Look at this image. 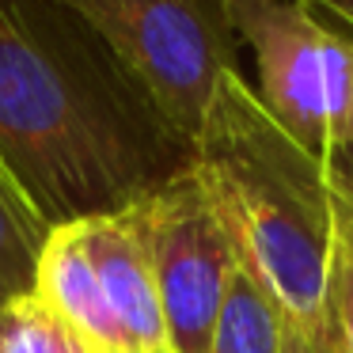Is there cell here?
Instances as JSON below:
<instances>
[{"mask_svg":"<svg viewBox=\"0 0 353 353\" xmlns=\"http://www.w3.org/2000/svg\"><path fill=\"white\" fill-rule=\"evenodd\" d=\"M232 239L239 270L270 292L285 323L319 334L342 224L319 160L262 110L239 69H228L186 156Z\"/></svg>","mask_w":353,"mask_h":353,"instance_id":"cell-1","label":"cell"},{"mask_svg":"<svg viewBox=\"0 0 353 353\" xmlns=\"http://www.w3.org/2000/svg\"><path fill=\"white\" fill-rule=\"evenodd\" d=\"M0 160L50 228L114 213L156 183L133 122L77 54L0 0Z\"/></svg>","mask_w":353,"mask_h":353,"instance_id":"cell-2","label":"cell"},{"mask_svg":"<svg viewBox=\"0 0 353 353\" xmlns=\"http://www.w3.org/2000/svg\"><path fill=\"white\" fill-rule=\"evenodd\" d=\"M107 50L141 107L190 156L216 84L236 61L224 0H46Z\"/></svg>","mask_w":353,"mask_h":353,"instance_id":"cell-3","label":"cell"},{"mask_svg":"<svg viewBox=\"0 0 353 353\" xmlns=\"http://www.w3.org/2000/svg\"><path fill=\"white\" fill-rule=\"evenodd\" d=\"M156 274L171 353H209L239 259L190 163L130 201Z\"/></svg>","mask_w":353,"mask_h":353,"instance_id":"cell-4","label":"cell"},{"mask_svg":"<svg viewBox=\"0 0 353 353\" xmlns=\"http://www.w3.org/2000/svg\"><path fill=\"white\" fill-rule=\"evenodd\" d=\"M236 42L251 54L262 110L323 163L327 125V19L304 0H224Z\"/></svg>","mask_w":353,"mask_h":353,"instance_id":"cell-5","label":"cell"},{"mask_svg":"<svg viewBox=\"0 0 353 353\" xmlns=\"http://www.w3.org/2000/svg\"><path fill=\"white\" fill-rule=\"evenodd\" d=\"M80 232H84V247L95 262L103 292L114 307V319L122 327L125 353H171L152 259H148L133 205L84 216Z\"/></svg>","mask_w":353,"mask_h":353,"instance_id":"cell-6","label":"cell"},{"mask_svg":"<svg viewBox=\"0 0 353 353\" xmlns=\"http://www.w3.org/2000/svg\"><path fill=\"white\" fill-rule=\"evenodd\" d=\"M34 296L88 345V353H125L122 327L84 247L80 221L50 228L34 274Z\"/></svg>","mask_w":353,"mask_h":353,"instance_id":"cell-7","label":"cell"},{"mask_svg":"<svg viewBox=\"0 0 353 353\" xmlns=\"http://www.w3.org/2000/svg\"><path fill=\"white\" fill-rule=\"evenodd\" d=\"M323 171L342 213H353V34L327 19V125Z\"/></svg>","mask_w":353,"mask_h":353,"instance_id":"cell-8","label":"cell"},{"mask_svg":"<svg viewBox=\"0 0 353 353\" xmlns=\"http://www.w3.org/2000/svg\"><path fill=\"white\" fill-rule=\"evenodd\" d=\"M46 239L50 224L42 221L12 168L0 160V304L34 292V274Z\"/></svg>","mask_w":353,"mask_h":353,"instance_id":"cell-9","label":"cell"},{"mask_svg":"<svg viewBox=\"0 0 353 353\" xmlns=\"http://www.w3.org/2000/svg\"><path fill=\"white\" fill-rule=\"evenodd\" d=\"M285 345V315L270 300L266 289L239 270L221 307L209 353H281Z\"/></svg>","mask_w":353,"mask_h":353,"instance_id":"cell-10","label":"cell"},{"mask_svg":"<svg viewBox=\"0 0 353 353\" xmlns=\"http://www.w3.org/2000/svg\"><path fill=\"white\" fill-rule=\"evenodd\" d=\"M0 353H88L34 292L0 304Z\"/></svg>","mask_w":353,"mask_h":353,"instance_id":"cell-11","label":"cell"},{"mask_svg":"<svg viewBox=\"0 0 353 353\" xmlns=\"http://www.w3.org/2000/svg\"><path fill=\"white\" fill-rule=\"evenodd\" d=\"M327 319L338 330L345 353H353V243L338 239V254L330 266V296H327Z\"/></svg>","mask_w":353,"mask_h":353,"instance_id":"cell-12","label":"cell"},{"mask_svg":"<svg viewBox=\"0 0 353 353\" xmlns=\"http://www.w3.org/2000/svg\"><path fill=\"white\" fill-rule=\"evenodd\" d=\"M312 12H319L323 19H330V23H338L342 31L353 34V0H304Z\"/></svg>","mask_w":353,"mask_h":353,"instance_id":"cell-13","label":"cell"},{"mask_svg":"<svg viewBox=\"0 0 353 353\" xmlns=\"http://www.w3.org/2000/svg\"><path fill=\"white\" fill-rule=\"evenodd\" d=\"M281 353H315V334H307V330L285 323V345H281Z\"/></svg>","mask_w":353,"mask_h":353,"instance_id":"cell-14","label":"cell"},{"mask_svg":"<svg viewBox=\"0 0 353 353\" xmlns=\"http://www.w3.org/2000/svg\"><path fill=\"white\" fill-rule=\"evenodd\" d=\"M315 353H345V345L338 338V330L330 327V319H323L319 334H315Z\"/></svg>","mask_w":353,"mask_h":353,"instance_id":"cell-15","label":"cell"},{"mask_svg":"<svg viewBox=\"0 0 353 353\" xmlns=\"http://www.w3.org/2000/svg\"><path fill=\"white\" fill-rule=\"evenodd\" d=\"M338 224H342V236L353 243V213H342V209H338Z\"/></svg>","mask_w":353,"mask_h":353,"instance_id":"cell-16","label":"cell"}]
</instances>
